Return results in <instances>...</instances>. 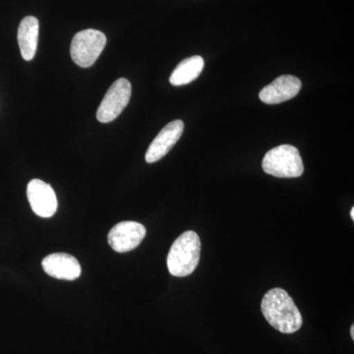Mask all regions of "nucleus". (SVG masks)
Returning <instances> with one entry per match:
<instances>
[{"instance_id":"obj_11","label":"nucleus","mask_w":354,"mask_h":354,"mask_svg":"<svg viewBox=\"0 0 354 354\" xmlns=\"http://www.w3.org/2000/svg\"><path fill=\"white\" fill-rule=\"evenodd\" d=\"M39 23L34 16H27L21 21L18 29V44L21 55L26 62H31L38 48Z\"/></svg>"},{"instance_id":"obj_13","label":"nucleus","mask_w":354,"mask_h":354,"mask_svg":"<svg viewBox=\"0 0 354 354\" xmlns=\"http://www.w3.org/2000/svg\"><path fill=\"white\" fill-rule=\"evenodd\" d=\"M351 337H353V339H354V325L351 326Z\"/></svg>"},{"instance_id":"obj_12","label":"nucleus","mask_w":354,"mask_h":354,"mask_svg":"<svg viewBox=\"0 0 354 354\" xmlns=\"http://www.w3.org/2000/svg\"><path fill=\"white\" fill-rule=\"evenodd\" d=\"M204 68V59L200 55H195L183 60L174 70L169 82L174 86L187 85L196 80Z\"/></svg>"},{"instance_id":"obj_9","label":"nucleus","mask_w":354,"mask_h":354,"mask_svg":"<svg viewBox=\"0 0 354 354\" xmlns=\"http://www.w3.org/2000/svg\"><path fill=\"white\" fill-rule=\"evenodd\" d=\"M300 88H301V81L297 77L279 76L274 82L262 88L259 97L265 104H281L297 97Z\"/></svg>"},{"instance_id":"obj_1","label":"nucleus","mask_w":354,"mask_h":354,"mask_svg":"<svg viewBox=\"0 0 354 354\" xmlns=\"http://www.w3.org/2000/svg\"><path fill=\"white\" fill-rule=\"evenodd\" d=\"M261 310L266 320L283 334H293L301 328V313L286 290L274 288L262 299Z\"/></svg>"},{"instance_id":"obj_2","label":"nucleus","mask_w":354,"mask_h":354,"mask_svg":"<svg viewBox=\"0 0 354 354\" xmlns=\"http://www.w3.org/2000/svg\"><path fill=\"white\" fill-rule=\"evenodd\" d=\"M201 254V241L192 230L177 237L167 255V269L174 277H187L196 270Z\"/></svg>"},{"instance_id":"obj_3","label":"nucleus","mask_w":354,"mask_h":354,"mask_svg":"<svg viewBox=\"0 0 354 354\" xmlns=\"http://www.w3.org/2000/svg\"><path fill=\"white\" fill-rule=\"evenodd\" d=\"M262 167L266 174L279 178H295L304 172L299 151L290 145H281L270 150L263 158Z\"/></svg>"},{"instance_id":"obj_7","label":"nucleus","mask_w":354,"mask_h":354,"mask_svg":"<svg viewBox=\"0 0 354 354\" xmlns=\"http://www.w3.org/2000/svg\"><path fill=\"white\" fill-rule=\"evenodd\" d=\"M27 196L32 212L41 218H51L57 211V197L50 184L32 179L28 184Z\"/></svg>"},{"instance_id":"obj_10","label":"nucleus","mask_w":354,"mask_h":354,"mask_svg":"<svg viewBox=\"0 0 354 354\" xmlns=\"http://www.w3.org/2000/svg\"><path fill=\"white\" fill-rule=\"evenodd\" d=\"M41 266L48 276L65 281H75L82 272L78 260L66 253L50 254L44 258Z\"/></svg>"},{"instance_id":"obj_4","label":"nucleus","mask_w":354,"mask_h":354,"mask_svg":"<svg viewBox=\"0 0 354 354\" xmlns=\"http://www.w3.org/2000/svg\"><path fill=\"white\" fill-rule=\"evenodd\" d=\"M106 44V35L101 31L87 29L77 32L70 48L72 60L78 66L88 68L97 62Z\"/></svg>"},{"instance_id":"obj_5","label":"nucleus","mask_w":354,"mask_h":354,"mask_svg":"<svg viewBox=\"0 0 354 354\" xmlns=\"http://www.w3.org/2000/svg\"><path fill=\"white\" fill-rule=\"evenodd\" d=\"M131 93V83L127 79L116 80L109 88L97 109V120L102 123H109L116 120L127 108Z\"/></svg>"},{"instance_id":"obj_6","label":"nucleus","mask_w":354,"mask_h":354,"mask_svg":"<svg viewBox=\"0 0 354 354\" xmlns=\"http://www.w3.org/2000/svg\"><path fill=\"white\" fill-rule=\"evenodd\" d=\"M147 234L146 227L137 221H121L109 232V246L115 252L127 253L140 245Z\"/></svg>"},{"instance_id":"obj_8","label":"nucleus","mask_w":354,"mask_h":354,"mask_svg":"<svg viewBox=\"0 0 354 354\" xmlns=\"http://www.w3.org/2000/svg\"><path fill=\"white\" fill-rule=\"evenodd\" d=\"M183 130V120L171 121V123L165 125L149 147L146 153V162L148 164H153L164 158L180 139Z\"/></svg>"},{"instance_id":"obj_14","label":"nucleus","mask_w":354,"mask_h":354,"mask_svg":"<svg viewBox=\"0 0 354 354\" xmlns=\"http://www.w3.org/2000/svg\"><path fill=\"white\" fill-rule=\"evenodd\" d=\"M351 218H353V220H354V208H351Z\"/></svg>"}]
</instances>
